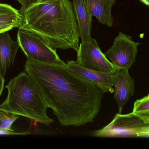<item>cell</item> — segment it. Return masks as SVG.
Listing matches in <instances>:
<instances>
[{
    "mask_svg": "<svg viewBox=\"0 0 149 149\" xmlns=\"http://www.w3.org/2000/svg\"><path fill=\"white\" fill-rule=\"evenodd\" d=\"M140 42L132 40L131 36L119 32L112 47L104 55L117 69H130L136 62Z\"/></svg>",
    "mask_w": 149,
    "mask_h": 149,
    "instance_id": "obj_7",
    "label": "cell"
},
{
    "mask_svg": "<svg viewBox=\"0 0 149 149\" xmlns=\"http://www.w3.org/2000/svg\"><path fill=\"white\" fill-rule=\"evenodd\" d=\"M91 134L98 137L148 138L149 119L133 112L125 115L117 113L110 123Z\"/></svg>",
    "mask_w": 149,
    "mask_h": 149,
    "instance_id": "obj_4",
    "label": "cell"
},
{
    "mask_svg": "<svg viewBox=\"0 0 149 149\" xmlns=\"http://www.w3.org/2000/svg\"><path fill=\"white\" fill-rule=\"evenodd\" d=\"M91 16L101 24L111 27L114 19L111 14L112 6L116 0H86Z\"/></svg>",
    "mask_w": 149,
    "mask_h": 149,
    "instance_id": "obj_12",
    "label": "cell"
},
{
    "mask_svg": "<svg viewBox=\"0 0 149 149\" xmlns=\"http://www.w3.org/2000/svg\"><path fill=\"white\" fill-rule=\"evenodd\" d=\"M6 88L8 95L0 104V111L46 125L54 122L47 114L48 107L40 90L25 70L11 79Z\"/></svg>",
    "mask_w": 149,
    "mask_h": 149,
    "instance_id": "obj_3",
    "label": "cell"
},
{
    "mask_svg": "<svg viewBox=\"0 0 149 149\" xmlns=\"http://www.w3.org/2000/svg\"><path fill=\"white\" fill-rule=\"evenodd\" d=\"M128 70L117 69L112 73L111 81L115 87L114 98L118 105V113H122L124 106L135 93V80Z\"/></svg>",
    "mask_w": 149,
    "mask_h": 149,
    "instance_id": "obj_8",
    "label": "cell"
},
{
    "mask_svg": "<svg viewBox=\"0 0 149 149\" xmlns=\"http://www.w3.org/2000/svg\"><path fill=\"white\" fill-rule=\"evenodd\" d=\"M31 134L29 132H15L14 131L8 130L5 129H0V136L4 135H28Z\"/></svg>",
    "mask_w": 149,
    "mask_h": 149,
    "instance_id": "obj_16",
    "label": "cell"
},
{
    "mask_svg": "<svg viewBox=\"0 0 149 149\" xmlns=\"http://www.w3.org/2000/svg\"><path fill=\"white\" fill-rule=\"evenodd\" d=\"M17 41L27 58L40 62L63 63L56 50L52 49L46 42L35 33L19 29Z\"/></svg>",
    "mask_w": 149,
    "mask_h": 149,
    "instance_id": "obj_5",
    "label": "cell"
},
{
    "mask_svg": "<svg viewBox=\"0 0 149 149\" xmlns=\"http://www.w3.org/2000/svg\"><path fill=\"white\" fill-rule=\"evenodd\" d=\"M22 16L19 10L8 4L0 3V33L19 28Z\"/></svg>",
    "mask_w": 149,
    "mask_h": 149,
    "instance_id": "obj_13",
    "label": "cell"
},
{
    "mask_svg": "<svg viewBox=\"0 0 149 149\" xmlns=\"http://www.w3.org/2000/svg\"><path fill=\"white\" fill-rule=\"evenodd\" d=\"M18 118V116L16 115L8 114L0 111V129L13 131L11 128V126Z\"/></svg>",
    "mask_w": 149,
    "mask_h": 149,
    "instance_id": "obj_15",
    "label": "cell"
},
{
    "mask_svg": "<svg viewBox=\"0 0 149 149\" xmlns=\"http://www.w3.org/2000/svg\"><path fill=\"white\" fill-rule=\"evenodd\" d=\"M22 6V8H26L30 5L34 3L37 0H16Z\"/></svg>",
    "mask_w": 149,
    "mask_h": 149,
    "instance_id": "obj_17",
    "label": "cell"
},
{
    "mask_svg": "<svg viewBox=\"0 0 149 149\" xmlns=\"http://www.w3.org/2000/svg\"><path fill=\"white\" fill-rule=\"evenodd\" d=\"M132 112L143 118L149 119V95L134 102Z\"/></svg>",
    "mask_w": 149,
    "mask_h": 149,
    "instance_id": "obj_14",
    "label": "cell"
},
{
    "mask_svg": "<svg viewBox=\"0 0 149 149\" xmlns=\"http://www.w3.org/2000/svg\"><path fill=\"white\" fill-rule=\"evenodd\" d=\"M19 11L22 23L19 29L38 35L54 50L78 51L79 28L70 0H37Z\"/></svg>",
    "mask_w": 149,
    "mask_h": 149,
    "instance_id": "obj_2",
    "label": "cell"
},
{
    "mask_svg": "<svg viewBox=\"0 0 149 149\" xmlns=\"http://www.w3.org/2000/svg\"><path fill=\"white\" fill-rule=\"evenodd\" d=\"M66 63L68 69L72 73L84 80L95 84L104 93H114L115 90L111 81L113 71L106 73L88 69L80 66L76 61H67Z\"/></svg>",
    "mask_w": 149,
    "mask_h": 149,
    "instance_id": "obj_9",
    "label": "cell"
},
{
    "mask_svg": "<svg viewBox=\"0 0 149 149\" xmlns=\"http://www.w3.org/2000/svg\"><path fill=\"white\" fill-rule=\"evenodd\" d=\"M140 2H142L143 4H144L147 6H149V0H139Z\"/></svg>",
    "mask_w": 149,
    "mask_h": 149,
    "instance_id": "obj_19",
    "label": "cell"
},
{
    "mask_svg": "<svg viewBox=\"0 0 149 149\" xmlns=\"http://www.w3.org/2000/svg\"><path fill=\"white\" fill-rule=\"evenodd\" d=\"M4 84H5V77H2L1 74H0V97L1 96L4 90Z\"/></svg>",
    "mask_w": 149,
    "mask_h": 149,
    "instance_id": "obj_18",
    "label": "cell"
},
{
    "mask_svg": "<svg viewBox=\"0 0 149 149\" xmlns=\"http://www.w3.org/2000/svg\"><path fill=\"white\" fill-rule=\"evenodd\" d=\"M81 42L92 38V17L86 0H72Z\"/></svg>",
    "mask_w": 149,
    "mask_h": 149,
    "instance_id": "obj_11",
    "label": "cell"
},
{
    "mask_svg": "<svg viewBox=\"0 0 149 149\" xmlns=\"http://www.w3.org/2000/svg\"><path fill=\"white\" fill-rule=\"evenodd\" d=\"M77 52V62L83 68L106 73L117 69L101 51L95 39L81 42Z\"/></svg>",
    "mask_w": 149,
    "mask_h": 149,
    "instance_id": "obj_6",
    "label": "cell"
},
{
    "mask_svg": "<svg viewBox=\"0 0 149 149\" xmlns=\"http://www.w3.org/2000/svg\"><path fill=\"white\" fill-rule=\"evenodd\" d=\"M19 47L18 41L13 40L8 32L0 33V74L3 77L13 64Z\"/></svg>",
    "mask_w": 149,
    "mask_h": 149,
    "instance_id": "obj_10",
    "label": "cell"
},
{
    "mask_svg": "<svg viewBox=\"0 0 149 149\" xmlns=\"http://www.w3.org/2000/svg\"><path fill=\"white\" fill-rule=\"evenodd\" d=\"M25 70L61 125L79 126L93 122L104 94L95 84L72 73L66 63H47L27 58Z\"/></svg>",
    "mask_w": 149,
    "mask_h": 149,
    "instance_id": "obj_1",
    "label": "cell"
}]
</instances>
